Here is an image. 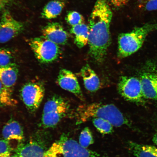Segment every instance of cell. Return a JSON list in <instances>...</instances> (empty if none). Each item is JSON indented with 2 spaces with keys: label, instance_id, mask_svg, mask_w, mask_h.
Returning a JSON list of instances; mask_svg holds the SVG:
<instances>
[{
  "label": "cell",
  "instance_id": "6da1fadb",
  "mask_svg": "<svg viewBox=\"0 0 157 157\" xmlns=\"http://www.w3.org/2000/svg\"><path fill=\"white\" fill-rule=\"evenodd\" d=\"M113 13L107 0H97L90 17L89 53L98 63L105 60L111 44L110 25Z\"/></svg>",
  "mask_w": 157,
  "mask_h": 157
},
{
  "label": "cell",
  "instance_id": "7a4b0ae2",
  "mask_svg": "<svg viewBox=\"0 0 157 157\" xmlns=\"http://www.w3.org/2000/svg\"><path fill=\"white\" fill-rule=\"evenodd\" d=\"M75 117L77 125L98 118L109 121L113 127L132 126L129 120L113 104L94 103L80 105L76 110Z\"/></svg>",
  "mask_w": 157,
  "mask_h": 157
},
{
  "label": "cell",
  "instance_id": "3957f363",
  "mask_svg": "<svg viewBox=\"0 0 157 157\" xmlns=\"http://www.w3.org/2000/svg\"><path fill=\"white\" fill-rule=\"evenodd\" d=\"M157 30V23H146L131 32L121 33L118 38V56L124 58L135 53L142 48L148 35Z\"/></svg>",
  "mask_w": 157,
  "mask_h": 157
},
{
  "label": "cell",
  "instance_id": "277c9868",
  "mask_svg": "<svg viewBox=\"0 0 157 157\" xmlns=\"http://www.w3.org/2000/svg\"><path fill=\"white\" fill-rule=\"evenodd\" d=\"M45 157H104L80 145L67 135H62L46 151Z\"/></svg>",
  "mask_w": 157,
  "mask_h": 157
},
{
  "label": "cell",
  "instance_id": "5b68a950",
  "mask_svg": "<svg viewBox=\"0 0 157 157\" xmlns=\"http://www.w3.org/2000/svg\"><path fill=\"white\" fill-rule=\"evenodd\" d=\"M69 105L59 96L55 95L45 103L42 118V124L46 128L56 126L65 116Z\"/></svg>",
  "mask_w": 157,
  "mask_h": 157
},
{
  "label": "cell",
  "instance_id": "8992f818",
  "mask_svg": "<svg viewBox=\"0 0 157 157\" xmlns=\"http://www.w3.org/2000/svg\"><path fill=\"white\" fill-rule=\"evenodd\" d=\"M29 44L35 57L41 63H51L57 59L60 54L58 44L44 36L31 39Z\"/></svg>",
  "mask_w": 157,
  "mask_h": 157
},
{
  "label": "cell",
  "instance_id": "52a82bcc",
  "mask_svg": "<svg viewBox=\"0 0 157 157\" xmlns=\"http://www.w3.org/2000/svg\"><path fill=\"white\" fill-rule=\"evenodd\" d=\"M45 88L40 82H31L23 86L21 90V97L27 109L31 112L37 110L44 97Z\"/></svg>",
  "mask_w": 157,
  "mask_h": 157
},
{
  "label": "cell",
  "instance_id": "ba28073f",
  "mask_svg": "<svg viewBox=\"0 0 157 157\" xmlns=\"http://www.w3.org/2000/svg\"><path fill=\"white\" fill-rule=\"evenodd\" d=\"M119 93L124 99L137 103L144 102L140 79L133 77L121 76L117 85Z\"/></svg>",
  "mask_w": 157,
  "mask_h": 157
},
{
  "label": "cell",
  "instance_id": "9c48e42d",
  "mask_svg": "<svg viewBox=\"0 0 157 157\" xmlns=\"http://www.w3.org/2000/svg\"><path fill=\"white\" fill-rule=\"evenodd\" d=\"M24 29L23 23L13 18L9 11H4L0 21V43L9 42L21 34Z\"/></svg>",
  "mask_w": 157,
  "mask_h": 157
},
{
  "label": "cell",
  "instance_id": "30bf717a",
  "mask_svg": "<svg viewBox=\"0 0 157 157\" xmlns=\"http://www.w3.org/2000/svg\"><path fill=\"white\" fill-rule=\"evenodd\" d=\"M148 66L143 71L140 78L145 99L157 101V69Z\"/></svg>",
  "mask_w": 157,
  "mask_h": 157
},
{
  "label": "cell",
  "instance_id": "8fae6325",
  "mask_svg": "<svg viewBox=\"0 0 157 157\" xmlns=\"http://www.w3.org/2000/svg\"><path fill=\"white\" fill-rule=\"evenodd\" d=\"M2 135L4 140L8 143L12 150H17L24 140L22 127L18 122L13 120H10L3 127Z\"/></svg>",
  "mask_w": 157,
  "mask_h": 157
},
{
  "label": "cell",
  "instance_id": "7c38bea8",
  "mask_svg": "<svg viewBox=\"0 0 157 157\" xmlns=\"http://www.w3.org/2000/svg\"><path fill=\"white\" fill-rule=\"evenodd\" d=\"M57 81L63 89L74 94L79 99L83 101V96L77 78L70 71L65 69L61 70Z\"/></svg>",
  "mask_w": 157,
  "mask_h": 157
},
{
  "label": "cell",
  "instance_id": "4fadbf2b",
  "mask_svg": "<svg viewBox=\"0 0 157 157\" xmlns=\"http://www.w3.org/2000/svg\"><path fill=\"white\" fill-rule=\"evenodd\" d=\"M42 33L43 36L58 45H64L67 42L68 33L58 23H49L43 28Z\"/></svg>",
  "mask_w": 157,
  "mask_h": 157
},
{
  "label": "cell",
  "instance_id": "5bb4252c",
  "mask_svg": "<svg viewBox=\"0 0 157 157\" xmlns=\"http://www.w3.org/2000/svg\"><path fill=\"white\" fill-rule=\"evenodd\" d=\"M44 147L36 141L22 144L15 151L13 157H45Z\"/></svg>",
  "mask_w": 157,
  "mask_h": 157
},
{
  "label": "cell",
  "instance_id": "9a60e30c",
  "mask_svg": "<svg viewBox=\"0 0 157 157\" xmlns=\"http://www.w3.org/2000/svg\"><path fill=\"white\" fill-rule=\"evenodd\" d=\"M18 73V67L14 63L0 67V81L5 87L13 91Z\"/></svg>",
  "mask_w": 157,
  "mask_h": 157
},
{
  "label": "cell",
  "instance_id": "2e32d148",
  "mask_svg": "<svg viewBox=\"0 0 157 157\" xmlns=\"http://www.w3.org/2000/svg\"><path fill=\"white\" fill-rule=\"evenodd\" d=\"M80 73L86 89L91 92L98 91L101 85L99 78L89 65L86 64L83 67Z\"/></svg>",
  "mask_w": 157,
  "mask_h": 157
},
{
  "label": "cell",
  "instance_id": "e0dca14e",
  "mask_svg": "<svg viewBox=\"0 0 157 157\" xmlns=\"http://www.w3.org/2000/svg\"><path fill=\"white\" fill-rule=\"evenodd\" d=\"M128 148L135 157H157V147L129 141Z\"/></svg>",
  "mask_w": 157,
  "mask_h": 157
},
{
  "label": "cell",
  "instance_id": "ac0fdd59",
  "mask_svg": "<svg viewBox=\"0 0 157 157\" xmlns=\"http://www.w3.org/2000/svg\"><path fill=\"white\" fill-rule=\"evenodd\" d=\"M71 33L74 35V42L78 48H82L88 44L89 27L85 23L72 26Z\"/></svg>",
  "mask_w": 157,
  "mask_h": 157
},
{
  "label": "cell",
  "instance_id": "d6986e66",
  "mask_svg": "<svg viewBox=\"0 0 157 157\" xmlns=\"http://www.w3.org/2000/svg\"><path fill=\"white\" fill-rule=\"evenodd\" d=\"M64 6L63 2L59 0L49 2L43 10L42 17L47 19L56 18L62 13Z\"/></svg>",
  "mask_w": 157,
  "mask_h": 157
},
{
  "label": "cell",
  "instance_id": "ffe728a7",
  "mask_svg": "<svg viewBox=\"0 0 157 157\" xmlns=\"http://www.w3.org/2000/svg\"><path fill=\"white\" fill-rule=\"evenodd\" d=\"M17 103V101L13 97L12 91L5 87L0 81V105L13 106Z\"/></svg>",
  "mask_w": 157,
  "mask_h": 157
},
{
  "label": "cell",
  "instance_id": "44dd1931",
  "mask_svg": "<svg viewBox=\"0 0 157 157\" xmlns=\"http://www.w3.org/2000/svg\"><path fill=\"white\" fill-rule=\"evenodd\" d=\"M94 126L99 132L103 134H110L113 132V125L105 120L95 118L92 119Z\"/></svg>",
  "mask_w": 157,
  "mask_h": 157
},
{
  "label": "cell",
  "instance_id": "7402d4cb",
  "mask_svg": "<svg viewBox=\"0 0 157 157\" xmlns=\"http://www.w3.org/2000/svg\"><path fill=\"white\" fill-rule=\"evenodd\" d=\"M94 143V139L91 131L88 127H86L80 133L79 138V144L82 146L87 148Z\"/></svg>",
  "mask_w": 157,
  "mask_h": 157
},
{
  "label": "cell",
  "instance_id": "603a6c76",
  "mask_svg": "<svg viewBox=\"0 0 157 157\" xmlns=\"http://www.w3.org/2000/svg\"><path fill=\"white\" fill-rule=\"evenodd\" d=\"M66 20L68 24L72 27L84 23V19L83 16L76 11L69 12Z\"/></svg>",
  "mask_w": 157,
  "mask_h": 157
},
{
  "label": "cell",
  "instance_id": "cb8c5ba5",
  "mask_svg": "<svg viewBox=\"0 0 157 157\" xmlns=\"http://www.w3.org/2000/svg\"><path fill=\"white\" fill-rule=\"evenodd\" d=\"M13 55L7 49L0 48V67L9 65L13 63Z\"/></svg>",
  "mask_w": 157,
  "mask_h": 157
},
{
  "label": "cell",
  "instance_id": "d4e9b609",
  "mask_svg": "<svg viewBox=\"0 0 157 157\" xmlns=\"http://www.w3.org/2000/svg\"><path fill=\"white\" fill-rule=\"evenodd\" d=\"M140 6L146 11L156 10H157V0H144L140 3Z\"/></svg>",
  "mask_w": 157,
  "mask_h": 157
},
{
  "label": "cell",
  "instance_id": "484cf974",
  "mask_svg": "<svg viewBox=\"0 0 157 157\" xmlns=\"http://www.w3.org/2000/svg\"><path fill=\"white\" fill-rule=\"evenodd\" d=\"M11 151L8 143L4 139H0V156L11 155Z\"/></svg>",
  "mask_w": 157,
  "mask_h": 157
},
{
  "label": "cell",
  "instance_id": "4316f807",
  "mask_svg": "<svg viewBox=\"0 0 157 157\" xmlns=\"http://www.w3.org/2000/svg\"><path fill=\"white\" fill-rule=\"evenodd\" d=\"M109 4L111 5L116 8L122 7L126 5L129 0H107Z\"/></svg>",
  "mask_w": 157,
  "mask_h": 157
},
{
  "label": "cell",
  "instance_id": "83f0119b",
  "mask_svg": "<svg viewBox=\"0 0 157 157\" xmlns=\"http://www.w3.org/2000/svg\"><path fill=\"white\" fill-rule=\"evenodd\" d=\"M12 0H0V11H1L9 4Z\"/></svg>",
  "mask_w": 157,
  "mask_h": 157
},
{
  "label": "cell",
  "instance_id": "f1b7e54d",
  "mask_svg": "<svg viewBox=\"0 0 157 157\" xmlns=\"http://www.w3.org/2000/svg\"><path fill=\"white\" fill-rule=\"evenodd\" d=\"M152 141L154 144L157 146V130L153 136Z\"/></svg>",
  "mask_w": 157,
  "mask_h": 157
},
{
  "label": "cell",
  "instance_id": "f546056e",
  "mask_svg": "<svg viewBox=\"0 0 157 157\" xmlns=\"http://www.w3.org/2000/svg\"><path fill=\"white\" fill-rule=\"evenodd\" d=\"M1 157H13V156H12L11 155H8V156H1Z\"/></svg>",
  "mask_w": 157,
  "mask_h": 157
},
{
  "label": "cell",
  "instance_id": "4dcf8cb0",
  "mask_svg": "<svg viewBox=\"0 0 157 157\" xmlns=\"http://www.w3.org/2000/svg\"><path fill=\"white\" fill-rule=\"evenodd\" d=\"M139 3H141L142 2L144 1V0H138Z\"/></svg>",
  "mask_w": 157,
  "mask_h": 157
},
{
  "label": "cell",
  "instance_id": "1f68e13d",
  "mask_svg": "<svg viewBox=\"0 0 157 157\" xmlns=\"http://www.w3.org/2000/svg\"><path fill=\"white\" fill-rule=\"evenodd\" d=\"M1 156H0V157H1Z\"/></svg>",
  "mask_w": 157,
  "mask_h": 157
}]
</instances>
